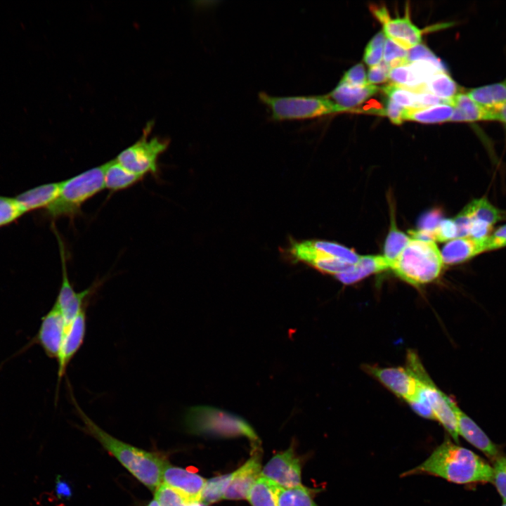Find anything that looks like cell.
<instances>
[{"mask_svg":"<svg viewBox=\"0 0 506 506\" xmlns=\"http://www.w3.org/2000/svg\"><path fill=\"white\" fill-rule=\"evenodd\" d=\"M428 474L457 484L491 483L493 467L468 448L446 439L420 465L402 476Z\"/></svg>","mask_w":506,"mask_h":506,"instance_id":"6da1fadb","label":"cell"},{"mask_svg":"<svg viewBox=\"0 0 506 506\" xmlns=\"http://www.w3.org/2000/svg\"><path fill=\"white\" fill-rule=\"evenodd\" d=\"M74 407L84 429L140 482L155 491L162 483V476L167 460L155 452L146 451L123 442L100 429L82 410L72 396Z\"/></svg>","mask_w":506,"mask_h":506,"instance_id":"7a4b0ae2","label":"cell"},{"mask_svg":"<svg viewBox=\"0 0 506 506\" xmlns=\"http://www.w3.org/2000/svg\"><path fill=\"white\" fill-rule=\"evenodd\" d=\"M441 252L435 242L411 238L403 251L390 266L403 281L420 286L436 280L443 269Z\"/></svg>","mask_w":506,"mask_h":506,"instance_id":"3957f363","label":"cell"},{"mask_svg":"<svg viewBox=\"0 0 506 506\" xmlns=\"http://www.w3.org/2000/svg\"><path fill=\"white\" fill-rule=\"evenodd\" d=\"M186 430L194 434L216 437L245 436L253 443L259 437L252 427L242 417L208 406L190 407L183 417Z\"/></svg>","mask_w":506,"mask_h":506,"instance_id":"277c9868","label":"cell"},{"mask_svg":"<svg viewBox=\"0 0 506 506\" xmlns=\"http://www.w3.org/2000/svg\"><path fill=\"white\" fill-rule=\"evenodd\" d=\"M105 188L104 164L60 181L59 193L46 208L53 219H74L81 213L82 205Z\"/></svg>","mask_w":506,"mask_h":506,"instance_id":"5b68a950","label":"cell"},{"mask_svg":"<svg viewBox=\"0 0 506 506\" xmlns=\"http://www.w3.org/2000/svg\"><path fill=\"white\" fill-rule=\"evenodd\" d=\"M259 99L268 108L270 119L274 122L306 119L339 112L327 96H273L261 91Z\"/></svg>","mask_w":506,"mask_h":506,"instance_id":"8992f818","label":"cell"},{"mask_svg":"<svg viewBox=\"0 0 506 506\" xmlns=\"http://www.w3.org/2000/svg\"><path fill=\"white\" fill-rule=\"evenodd\" d=\"M506 219V212L495 207L486 197L474 199L453 219L458 238H482L492 232L493 226Z\"/></svg>","mask_w":506,"mask_h":506,"instance_id":"52a82bcc","label":"cell"},{"mask_svg":"<svg viewBox=\"0 0 506 506\" xmlns=\"http://www.w3.org/2000/svg\"><path fill=\"white\" fill-rule=\"evenodd\" d=\"M148 130L135 143L122 151L115 160L127 170L144 177L147 174L158 176L159 157L169 145L167 140L148 138Z\"/></svg>","mask_w":506,"mask_h":506,"instance_id":"ba28073f","label":"cell"},{"mask_svg":"<svg viewBox=\"0 0 506 506\" xmlns=\"http://www.w3.org/2000/svg\"><path fill=\"white\" fill-rule=\"evenodd\" d=\"M420 390L428 401L435 420H437L449 434L453 441L459 442L457 412L459 407L453 399L437 388L426 371L417 376Z\"/></svg>","mask_w":506,"mask_h":506,"instance_id":"9c48e42d","label":"cell"},{"mask_svg":"<svg viewBox=\"0 0 506 506\" xmlns=\"http://www.w3.org/2000/svg\"><path fill=\"white\" fill-rule=\"evenodd\" d=\"M301 469L292 446L273 456L261 468L260 476L285 488L301 486Z\"/></svg>","mask_w":506,"mask_h":506,"instance_id":"30bf717a","label":"cell"},{"mask_svg":"<svg viewBox=\"0 0 506 506\" xmlns=\"http://www.w3.org/2000/svg\"><path fill=\"white\" fill-rule=\"evenodd\" d=\"M59 244L60 254L62 264V283L54 304L61 311L67 323L70 322L81 310L86 308V303L100 282H95L91 286L81 292H76L69 280L65 252L60 235L56 234Z\"/></svg>","mask_w":506,"mask_h":506,"instance_id":"8fae6325","label":"cell"},{"mask_svg":"<svg viewBox=\"0 0 506 506\" xmlns=\"http://www.w3.org/2000/svg\"><path fill=\"white\" fill-rule=\"evenodd\" d=\"M365 370L384 387L406 402L412 399L420 388L419 379L406 367L365 365Z\"/></svg>","mask_w":506,"mask_h":506,"instance_id":"7c38bea8","label":"cell"},{"mask_svg":"<svg viewBox=\"0 0 506 506\" xmlns=\"http://www.w3.org/2000/svg\"><path fill=\"white\" fill-rule=\"evenodd\" d=\"M370 10L382 25L387 38L406 50L420 44L422 30L412 23L408 10L406 16L394 19L385 6H372Z\"/></svg>","mask_w":506,"mask_h":506,"instance_id":"4fadbf2b","label":"cell"},{"mask_svg":"<svg viewBox=\"0 0 506 506\" xmlns=\"http://www.w3.org/2000/svg\"><path fill=\"white\" fill-rule=\"evenodd\" d=\"M67 324L61 311L55 304L42 318L35 339L50 358H58Z\"/></svg>","mask_w":506,"mask_h":506,"instance_id":"5bb4252c","label":"cell"},{"mask_svg":"<svg viewBox=\"0 0 506 506\" xmlns=\"http://www.w3.org/2000/svg\"><path fill=\"white\" fill-rule=\"evenodd\" d=\"M289 253L294 260L302 261L323 273L334 275L348 271L353 266L322 253L312 245L311 240L292 242Z\"/></svg>","mask_w":506,"mask_h":506,"instance_id":"9a60e30c","label":"cell"},{"mask_svg":"<svg viewBox=\"0 0 506 506\" xmlns=\"http://www.w3.org/2000/svg\"><path fill=\"white\" fill-rule=\"evenodd\" d=\"M162 481L188 502H200L206 479L195 472L167 462L163 469Z\"/></svg>","mask_w":506,"mask_h":506,"instance_id":"2e32d148","label":"cell"},{"mask_svg":"<svg viewBox=\"0 0 506 506\" xmlns=\"http://www.w3.org/2000/svg\"><path fill=\"white\" fill-rule=\"evenodd\" d=\"M86 308L81 310L67 323L60 354L57 359L58 384L63 377L68 364L82 346L86 334Z\"/></svg>","mask_w":506,"mask_h":506,"instance_id":"e0dca14e","label":"cell"},{"mask_svg":"<svg viewBox=\"0 0 506 506\" xmlns=\"http://www.w3.org/2000/svg\"><path fill=\"white\" fill-rule=\"evenodd\" d=\"M261 471V455L259 451L254 452L241 467L231 473L223 499H247L252 487L260 477Z\"/></svg>","mask_w":506,"mask_h":506,"instance_id":"ac0fdd59","label":"cell"},{"mask_svg":"<svg viewBox=\"0 0 506 506\" xmlns=\"http://www.w3.org/2000/svg\"><path fill=\"white\" fill-rule=\"evenodd\" d=\"M486 237H461L451 240L443 246L441 254L443 264L457 265L486 252Z\"/></svg>","mask_w":506,"mask_h":506,"instance_id":"d6986e66","label":"cell"},{"mask_svg":"<svg viewBox=\"0 0 506 506\" xmlns=\"http://www.w3.org/2000/svg\"><path fill=\"white\" fill-rule=\"evenodd\" d=\"M458 432L468 443L493 461L500 455V450L480 427L460 409L457 413Z\"/></svg>","mask_w":506,"mask_h":506,"instance_id":"ffe728a7","label":"cell"},{"mask_svg":"<svg viewBox=\"0 0 506 506\" xmlns=\"http://www.w3.org/2000/svg\"><path fill=\"white\" fill-rule=\"evenodd\" d=\"M379 88L368 84L363 86H354L339 82L327 96L336 105L338 111H344L362 103L378 91Z\"/></svg>","mask_w":506,"mask_h":506,"instance_id":"44dd1931","label":"cell"},{"mask_svg":"<svg viewBox=\"0 0 506 506\" xmlns=\"http://www.w3.org/2000/svg\"><path fill=\"white\" fill-rule=\"evenodd\" d=\"M453 112L451 122H475L493 120V110L485 108L473 100L466 93L460 92L451 100Z\"/></svg>","mask_w":506,"mask_h":506,"instance_id":"7402d4cb","label":"cell"},{"mask_svg":"<svg viewBox=\"0 0 506 506\" xmlns=\"http://www.w3.org/2000/svg\"><path fill=\"white\" fill-rule=\"evenodd\" d=\"M389 264L382 255L361 256L358 261L348 271L335 275L341 283L350 285L365 277L389 269Z\"/></svg>","mask_w":506,"mask_h":506,"instance_id":"603a6c76","label":"cell"},{"mask_svg":"<svg viewBox=\"0 0 506 506\" xmlns=\"http://www.w3.org/2000/svg\"><path fill=\"white\" fill-rule=\"evenodd\" d=\"M60 182L44 184L26 190L15 197L25 212L47 208L57 197Z\"/></svg>","mask_w":506,"mask_h":506,"instance_id":"cb8c5ba5","label":"cell"},{"mask_svg":"<svg viewBox=\"0 0 506 506\" xmlns=\"http://www.w3.org/2000/svg\"><path fill=\"white\" fill-rule=\"evenodd\" d=\"M143 178L123 167L115 159L104 164L105 188L111 192L129 188Z\"/></svg>","mask_w":506,"mask_h":506,"instance_id":"d4e9b609","label":"cell"},{"mask_svg":"<svg viewBox=\"0 0 506 506\" xmlns=\"http://www.w3.org/2000/svg\"><path fill=\"white\" fill-rule=\"evenodd\" d=\"M479 105L490 110L506 103V79L502 82L474 88L466 92Z\"/></svg>","mask_w":506,"mask_h":506,"instance_id":"484cf974","label":"cell"},{"mask_svg":"<svg viewBox=\"0 0 506 506\" xmlns=\"http://www.w3.org/2000/svg\"><path fill=\"white\" fill-rule=\"evenodd\" d=\"M453 112L450 104H439L422 108H406L404 119L422 123H441L450 121Z\"/></svg>","mask_w":506,"mask_h":506,"instance_id":"4316f807","label":"cell"},{"mask_svg":"<svg viewBox=\"0 0 506 506\" xmlns=\"http://www.w3.org/2000/svg\"><path fill=\"white\" fill-rule=\"evenodd\" d=\"M273 491L278 506H318L311 490L303 485L285 488L273 484Z\"/></svg>","mask_w":506,"mask_h":506,"instance_id":"83f0119b","label":"cell"},{"mask_svg":"<svg viewBox=\"0 0 506 506\" xmlns=\"http://www.w3.org/2000/svg\"><path fill=\"white\" fill-rule=\"evenodd\" d=\"M391 210L390 228L384 242L382 255L389 264V267L397 259L411 239L409 235L397 228L394 209Z\"/></svg>","mask_w":506,"mask_h":506,"instance_id":"f1b7e54d","label":"cell"},{"mask_svg":"<svg viewBox=\"0 0 506 506\" xmlns=\"http://www.w3.org/2000/svg\"><path fill=\"white\" fill-rule=\"evenodd\" d=\"M422 91L431 93L451 102L460 93V88L447 72H439L432 77L423 86Z\"/></svg>","mask_w":506,"mask_h":506,"instance_id":"f546056e","label":"cell"},{"mask_svg":"<svg viewBox=\"0 0 506 506\" xmlns=\"http://www.w3.org/2000/svg\"><path fill=\"white\" fill-rule=\"evenodd\" d=\"M247 499L251 506H278L273 484L261 476L252 487Z\"/></svg>","mask_w":506,"mask_h":506,"instance_id":"4dcf8cb0","label":"cell"},{"mask_svg":"<svg viewBox=\"0 0 506 506\" xmlns=\"http://www.w3.org/2000/svg\"><path fill=\"white\" fill-rule=\"evenodd\" d=\"M231 476V473L206 480L202 491L200 502L208 505L223 499Z\"/></svg>","mask_w":506,"mask_h":506,"instance_id":"1f68e13d","label":"cell"},{"mask_svg":"<svg viewBox=\"0 0 506 506\" xmlns=\"http://www.w3.org/2000/svg\"><path fill=\"white\" fill-rule=\"evenodd\" d=\"M311 242L318 250L349 264H356L361 257L353 250L338 243L323 240H311Z\"/></svg>","mask_w":506,"mask_h":506,"instance_id":"d6a6232c","label":"cell"},{"mask_svg":"<svg viewBox=\"0 0 506 506\" xmlns=\"http://www.w3.org/2000/svg\"><path fill=\"white\" fill-rule=\"evenodd\" d=\"M389 79L392 84L404 87L414 92H421L423 86L415 77L409 65L391 68Z\"/></svg>","mask_w":506,"mask_h":506,"instance_id":"836d02e7","label":"cell"},{"mask_svg":"<svg viewBox=\"0 0 506 506\" xmlns=\"http://www.w3.org/2000/svg\"><path fill=\"white\" fill-rule=\"evenodd\" d=\"M389 99L405 108H417L416 93L404 87L389 84L382 88Z\"/></svg>","mask_w":506,"mask_h":506,"instance_id":"e575fe53","label":"cell"},{"mask_svg":"<svg viewBox=\"0 0 506 506\" xmlns=\"http://www.w3.org/2000/svg\"><path fill=\"white\" fill-rule=\"evenodd\" d=\"M408 51L387 38L384 42V62L394 68L401 65H408L407 62Z\"/></svg>","mask_w":506,"mask_h":506,"instance_id":"d590c367","label":"cell"},{"mask_svg":"<svg viewBox=\"0 0 506 506\" xmlns=\"http://www.w3.org/2000/svg\"><path fill=\"white\" fill-rule=\"evenodd\" d=\"M25 213L15 197L0 196V227L11 223Z\"/></svg>","mask_w":506,"mask_h":506,"instance_id":"8d00e7d4","label":"cell"},{"mask_svg":"<svg viewBox=\"0 0 506 506\" xmlns=\"http://www.w3.org/2000/svg\"><path fill=\"white\" fill-rule=\"evenodd\" d=\"M425 60L435 65L441 72H447V67L444 63L438 58L433 52L424 44H417L408 51V64Z\"/></svg>","mask_w":506,"mask_h":506,"instance_id":"74e56055","label":"cell"},{"mask_svg":"<svg viewBox=\"0 0 506 506\" xmlns=\"http://www.w3.org/2000/svg\"><path fill=\"white\" fill-rule=\"evenodd\" d=\"M493 462L491 483L493 484L503 502H506V455L500 454Z\"/></svg>","mask_w":506,"mask_h":506,"instance_id":"f35d334b","label":"cell"},{"mask_svg":"<svg viewBox=\"0 0 506 506\" xmlns=\"http://www.w3.org/2000/svg\"><path fill=\"white\" fill-rule=\"evenodd\" d=\"M155 492V499L160 506H184L188 502L169 486L162 483Z\"/></svg>","mask_w":506,"mask_h":506,"instance_id":"ab89813d","label":"cell"},{"mask_svg":"<svg viewBox=\"0 0 506 506\" xmlns=\"http://www.w3.org/2000/svg\"><path fill=\"white\" fill-rule=\"evenodd\" d=\"M408 65L415 77L422 86L432 77L439 72H442L435 65L425 60L416 61Z\"/></svg>","mask_w":506,"mask_h":506,"instance_id":"60d3db41","label":"cell"},{"mask_svg":"<svg viewBox=\"0 0 506 506\" xmlns=\"http://www.w3.org/2000/svg\"><path fill=\"white\" fill-rule=\"evenodd\" d=\"M434 241L448 242L457 238L458 231L453 219H442L433 233Z\"/></svg>","mask_w":506,"mask_h":506,"instance_id":"b9f144b4","label":"cell"},{"mask_svg":"<svg viewBox=\"0 0 506 506\" xmlns=\"http://www.w3.org/2000/svg\"><path fill=\"white\" fill-rule=\"evenodd\" d=\"M418 415L426 419L434 420L432 408L423 393L419 390L417 394L407 402Z\"/></svg>","mask_w":506,"mask_h":506,"instance_id":"7bdbcfd3","label":"cell"},{"mask_svg":"<svg viewBox=\"0 0 506 506\" xmlns=\"http://www.w3.org/2000/svg\"><path fill=\"white\" fill-rule=\"evenodd\" d=\"M339 82L354 86L367 85L368 83L367 82L364 65L362 63H358L352 67L344 74Z\"/></svg>","mask_w":506,"mask_h":506,"instance_id":"ee69618b","label":"cell"},{"mask_svg":"<svg viewBox=\"0 0 506 506\" xmlns=\"http://www.w3.org/2000/svg\"><path fill=\"white\" fill-rule=\"evenodd\" d=\"M485 240L486 252L506 247V223L491 232Z\"/></svg>","mask_w":506,"mask_h":506,"instance_id":"f6af8a7d","label":"cell"},{"mask_svg":"<svg viewBox=\"0 0 506 506\" xmlns=\"http://www.w3.org/2000/svg\"><path fill=\"white\" fill-rule=\"evenodd\" d=\"M390 70L389 65L384 61L371 66L368 72V84L373 85L386 82L389 79Z\"/></svg>","mask_w":506,"mask_h":506,"instance_id":"bcb514c9","label":"cell"},{"mask_svg":"<svg viewBox=\"0 0 506 506\" xmlns=\"http://www.w3.org/2000/svg\"><path fill=\"white\" fill-rule=\"evenodd\" d=\"M406 108L396 103L390 99L387 100L385 109L382 114L387 115L391 122L395 124H401L404 119Z\"/></svg>","mask_w":506,"mask_h":506,"instance_id":"7dc6e473","label":"cell"},{"mask_svg":"<svg viewBox=\"0 0 506 506\" xmlns=\"http://www.w3.org/2000/svg\"><path fill=\"white\" fill-rule=\"evenodd\" d=\"M416 93L417 108H427L439 104H450L451 102L442 99L427 91Z\"/></svg>","mask_w":506,"mask_h":506,"instance_id":"c3c4849f","label":"cell"},{"mask_svg":"<svg viewBox=\"0 0 506 506\" xmlns=\"http://www.w3.org/2000/svg\"><path fill=\"white\" fill-rule=\"evenodd\" d=\"M384 46L372 49H365L363 60L365 63L371 66L379 64L383 58Z\"/></svg>","mask_w":506,"mask_h":506,"instance_id":"681fc988","label":"cell"},{"mask_svg":"<svg viewBox=\"0 0 506 506\" xmlns=\"http://www.w3.org/2000/svg\"><path fill=\"white\" fill-rule=\"evenodd\" d=\"M56 495L60 499H69L72 495L71 487L69 484L57 476L55 486Z\"/></svg>","mask_w":506,"mask_h":506,"instance_id":"f907efd6","label":"cell"},{"mask_svg":"<svg viewBox=\"0 0 506 506\" xmlns=\"http://www.w3.org/2000/svg\"><path fill=\"white\" fill-rule=\"evenodd\" d=\"M385 40L386 36L384 33L383 32H379L371 39L365 49H372L384 46Z\"/></svg>","mask_w":506,"mask_h":506,"instance_id":"816d5d0a","label":"cell"},{"mask_svg":"<svg viewBox=\"0 0 506 506\" xmlns=\"http://www.w3.org/2000/svg\"><path fill=\"white\" fill-rule=\"evenodd\" d=\"M493 120L506 124V103L501 107L493 110Z\"/></svg>","mask_w":506,"mask_h":506,"instance_id":"f5cc1de1","label":"cell"},{"mask_svg":"<svg viewBox=\"0 0 506 506\" xmlns=\"http://www.w3.org/2000/svg\"><path fill=\"white\" fill-rule=\"evenodd\" d=\"M184 506H206L201 502H188Z\"/></svg>","mask_w":506,"mask_h":506,"instance_id":"db71d44e","label":"cell"},{"mask_svg":"<svg viewBox=\"0 0 506 506\" xmlns=\"http://www.w3.org/2000/svg\"><path fill=\"white\" fill-rule=\"evenodd\" d=\"M147 506H160V505L159 502L155 499H154V500H151L147 505Z\"/></svg>","mask_w":506,"mask_h":506,"instance_id":"11a10c76","label":"cell"},{"mask_svg":"<svg viewBox=\"0 0 506 506\" xmlns=\"http://www.w3.org/2000/svg\"><path fill=\"white\" fill-rule=\"evenodd\" d=\"M501 506H506V502H502V504L501 505Z\"/></svg>","mask_w":506,"mask_h":506,"instance_id":"9f6ffc18","label":"cell"}]
</instances>
